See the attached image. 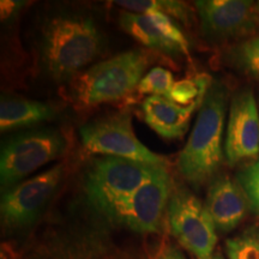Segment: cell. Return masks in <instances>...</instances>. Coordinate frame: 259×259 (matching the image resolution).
<instances>
[{
  "label": "cell",
  "instance_id": "obj_1",
  "mask_svg": "<svg viewBox=\"0 0 259 259\" xmlns=\"http://www.w3.org/2000/svg\"><path fill=\"white\" fill-rule=\"evenodd\" d=\"M227 101L226 85L213 80L204 97L187 143L178 156L179 173L196 189L213 180L225 158L222 139Z\"/></svg>",
  "mask_w": 259,
  "mask_h": 259
},
{
  "label": "cell",
  "instance_id": "obj_2",
  "mask_svg": "<svg viewBox=\"0 0 259 259\" xmlns=\"http://www.w3.org/2000/svg\"><path fill=\"white\" fill-rule=\"evenodd\" d=\"M101 36L93 18L59 15L48 19L42 31V60L56 78H66L100 54Z\"/></svg>",
  "mask_w": 259,
  "mask_h": 259
},
{
  "label": "cell",
  "instance_id": "obj_3",
  "mask_svg": "<svg viewBox=\"0 0 259 259\" xmlns=\"http://www.w3.org/2000/svg\"><path fill=\"white\" fill-rule=\"evenodd\" d=\"M149 64L145 52L132 50L93 65L77 79V100L84 106L120 100L139 85Z\"/></svg>",
  "mask_w": 259,
  "mask_h": 259
},
{
  "label": "cell",
  "instance_id": "obj_4",
  "mask_svg": "<svg viewBox=\"0 0 259 259\" xmlns=\"http://www.w3.org/2000/svg\"><path fill=\"white\" fill-rule=\"evenodd\" d=\"M126 158L105 156L90 166L84 183L87 197L95 208L108 216L141 187L157 167Z\"/></svg>",
  "mask_w": 259,
  "mask_h": 259
},
{
  "label": "cell",
  "instance_id": "obj_5",
  "mask_svg": "<svg viewBox=\"0 0 259 259\" xmlns=\"http://www.w3.org/2000/svg\"><path fill=\"white\" fill-rule=\"evenodd\" d=\"M65 139L52 128L34 130L12 136L3 144L0 154V183L12 189L32 171L56 160L64 153Z\"/></svg>",
  "mask_w": 259,
  "mask_h": 259
},
{
  "label": "cell",
  "instance_id": "obj_6",
  "mask_svg": "<svg viewBox=\"0 0 259 259\" xmlns=\"http://www.w3.org/2000/svg\"><path fill=\"white\" fill-rule=\"evenodd\" d=\"M168 221L171 235L194 258L211 259L218 244L216 226L205 204L186 187H173Z\"/></svg>",
  "mask_w": 259,
  "mask_h": 259
},
{
  "label": "cell",
  "instance_id": "obj_7",
  "mask_svg": "<svg viewBox=\"0 0 259 259\" xmlns=\"http://www.w3.org/2000/svg\"><path fill=\"white\" fill-rule=\"evenodd\" d=\"M83 145L90 153L134 160L150 164H166L137 138L127 112L113 113L84 124L79 130Z\"/></svg>",
  "mask_w": 259,
  "mask_h": 259
},
{
  "label": "cell",
  "instance_id": "obj_8",
  "mask_svg": "<svg viewBox=\"0 0 259 259\" xmlns=\"http://www.w3.org/2000/svg\"><path fill=\"white\" fill-rule=\"evenodd\" d=\"M173 187L166 164L157 167L153 176L121 203L111 218L135 232H157Z\"/></svg>",
  "mask_w": 259,
  "mask_h": 259
},
{
  "label": "cell",
  "instance_id": "obj_9",
  "mask_svg": "<svg viewBox=\"0 0 259 259\" xmlns=\"http://www.w3.org/2000/svg\"><path fill=\"white\" fill-rule=\"evenodd\" d=\"M63 173V164H57L6 190L0 204L2 225L6 231H18L34 222L59 185Z\"/></svg>",
  "mask_w": 259,
  "mask_h": 259
},
{
  "label": "cell",
  "instance_id": "obj_10",
  "mask_svg": "<svg viewBox=\"0 0 259 259\" xmlns=\"http://www.w3.org/2000/svg\"><path fill=\"white\" fill-rule=\"evenodd\" d=\"M225 156L232 167L259 160V107L250 88L236 92L231 100Z\"/></svg>",
  "mask_w": 259,
  "mask_h": 259
},
{
  "label": "cell",
  "instance_id": "obj_11",
  "mask_svg": "<svg viewBox=\"0 0 259 259\" xmlns=\"http://www.w3.org/2000/svg\"><path fill=\"white\" fill-rule=\"evenodd\" d=\"M203 35L210 41L225 42L246 36L257 27L255 3L248 0L194 2Z\"/></svg>",
  "mask_w": 259,
  "mask_h": 259
},
{
  "label": "cell",
  "instance_id": "obj_12",
  "mask_svg": "<svg viewBox=\"0 0 259 259\" xmlns=\"http://www.w3.org/2000/svg\"><path fill=\"white\" fill-rule=\"evenodd\" d=\"M205 206L216 229L223 233L232 232L251 209L250 199L236 179L228 176L213 178L209 185Z\"/></svg>",
  "mask_w": 259,
  "mask_h": 259
},
{
  "label": "cell",
  "instance_id": "obj_13",
  "mask_svg": "<svg viewBox=\"0 0 259 259\" xmlns=\"http://www.w3.org/2000/svg\"><path fill=\"white\" fill-rule=\"evenodd\" d=\"M202 103L180 106L166 96H148L142 103L144 120L161 137L177 139L184 137L189 130L193 113Z\"/></svg>",
  "mask_w": 259,
  "mask_h": 259
},
{
  "label": "cell",
  "instance_id": "obj_14",
  "mask_svg": "<svg viewBox=\"0 0 259 259\" xmlns=\"http://www.w3.org/2000/svg\"><path fill=\"white\" fill-rule=\"evenodd\" d=\"M119 23L128 35L145 47L169 57H178L181 54L189 56L183 48L170 41L148 16L124 11L119 17Z\"/></svg>",
  "mask_w": 259,
  "mask_h": 259
},
{
  "label": "cell",
  "instance_id": "obj_15",
  "mask_svg": "<svg viewBox=\"0 0 259 259\" xmlns=\"http://www.w3.org/2000/svg\"><path fill=\"white\" fill-rule=\"evenodd\" d=\"M53 107L24 99H6L0 103L2 131L25 127L48 120L54 115Z\"/></svg>",
  "mask_w": 259,
  "mask_h": 259
},
{
  "label": "cell",
  "instance_id": "obj_16",
  "mask_svg": "<svg viewBox=\"0 0 259 259\" xmlns=\"http://www.w3.org/2000/svg\"><path fill=\"white\" fill-rule=\"evenodd\" d=\"M225 63L259 83V36L236 42L223 53Z\"/></svg>",
  "mask_w": 259,
  "mask_h": 259
},
{
  "label": "cell",
  "instance_id": "obj_17",
  "mask_svg": "<svg viewBox=\"0 0 259 259\" xmlns=\"http://www.w3.org/2000/svg\"><path fill=\"white\" fill-rule=\"evenodd\" d=\"M213 80L209 74L200 73L193 78L183 79L174 83L167 97L180 106L202 103Z\"/></svg>",
  "mask_w": 259,
  "mask_h": 259
},
{
  "label": "cell",
  "instance_id": "obj_18",
  "mask_svg": "<svg viewBox=\"0 0 259 259\" xmlns=\"http://www.w3.org/2000/svg\"><path fill=\"white\" fill-rule=\"evenodd\" d=\"M225 250L228 259H259V225H252L227 239Z\"/></svg>",
  "mask_w": 259,
  "mask_h": 259
},
{
  "label": "cell",
  "instance_id": "obj_19",
  "mask_svg": "<svg viewBox=\"0 0 259 259\" xmlns=\"http://www.w3.org/2000/svg\"><path fill=\"white\" fill-rule=\"evenodd\" d=\"M174 77L169 70L154 67L143 77L138 85V92L149 96H166L174 85Z\"/></svg>",
  "mask_w": 259,
  "mask_h": 259
},
{
  "label": "cell",
  "instance_id": "obj_20",
  "mask_svg": "<svg viewBox=\"0 0 259 259\" xmlns=\"http://www.w3.org/2000/svg\"><path fill=\"white\" fill-rule=\"evenodd\" d=\"M236 180L250 199L251 210L259 215V160L247 164L239 171Z\"/></svg>",
  "mask_w": 259,
  "mask_h": 259
},
{
  "label": "cell",
  "instance_id": "obj_21",
  "mask_svg": "<svg viewBox=\"0 0 259 259\" xmlns=\"http://www.w3.org/2000/svg\"><path fill=\"white\" fill-rule=\"evenodd\" d=\"M157 259H186V257L176 245L167 244L161 250Z\"/></svg>",
  "mask_w": 259,
  "mask_h": 259
},
{
  "label": "cell",
  "instance_id": "obj_22",
  "mask_svg": "<svg viewBox=\"0 0 259 259\" xmlns=\"http://www.w3.org/2000/svg\"><path fill=\"white\" fill-rule=\"evenodd\" d=\"M211 259H227L225 255H223V253L220 250H216L215 251V253L212 254V257H211Z\"/></svg>",
  "mask_w": 259,
  "mask_h": 259
},
{
  "label": "cell",
  "instance_id": "obj_23",
  "mask_svg": "<svg viewBox=\"0 0 259 259\" xmlns=\"http://www.w3.org/2000/svg\"><path fill=\"white\" fill-rule=\"evenodd\" d=\"M255 10H257V14L259 16V2L255 3Z\"/></svg>",
  "mask_w": 259,
  "mask_h": 259
}]
</instances>
